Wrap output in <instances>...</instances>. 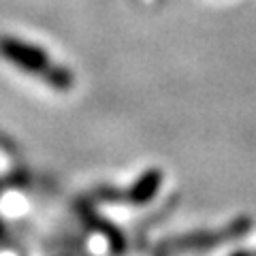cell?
<instances>
[{
    "instance_id": "1",
    "label": "cell",
    "mask_w": 256,
    "mask_h": 256,
    "mask_svg": "<svg viewBox=\"0 0 256 256\" xmlns=\"http://www.w3.org/2000/svg\"><path fill=\"white\" fill-rule=\"evenodd\" d=\"M0 58L22 73L41 79L47 88L56 92H68L75 84L70 68L58 64L41 45L30 43L26 38L0 34Z\"/></svg>"
}]
</instances>
